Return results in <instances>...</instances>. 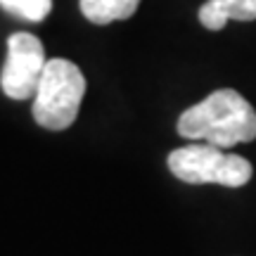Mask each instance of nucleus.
<instances>
[{
	"label": "nucleus",
	"mask_w": 256,
	"mask_h": 256,
	"mask_svg": "<svg viewBox=\"0 0 256 256\" xmlns=\"http://www.w3.org/2000/svg\"><path fill=\"white\" fill-rule=\"evenodd\" d=\"M86 95V76L69 60H48L34 95V119L48 130H64L78 116Z\"/></svg>",
	"instance_id": "obj_2"
},
{
	"label": "nucleus",
	"mask_w": 256,
	"mask_h": 256,
	"mask_svg": "<svg viewBox=\"0 0 256 256\" xmlns=\"http://www.w3.org/2000/svg\"><path fill=\"white\" fill-rule=\"evenodd\" d=\"M0 8L26 22H43L52 10V0H0Z\"/></svg>",
	"instance_id": "obj_7"
},
{
	"label": "nucleus",
	"mask_w": 256,
	"mask_h": 256,
	"mask_svg": "<svg viewBox=\"0 0 256 256\" xmlns=\"http://www.w3.org/2000/svg\"><path fill=\"white\" fill-rule=\"evenodd\" d=\"M48 64L43 43L34 34H12L8 38V57L0 74L2 92L12 100H28L36 95L38 81Z\"/></svg>",
	"instance_id": "obj_4"
},
{
	"label": "nucleus",
	"mask_w": 256,
	"mask_h": 256,
	"mask_svg": "<svg viewBox=\"0 0 256 256\" xmlns=\"http://www.w3.org/2000/svg\"><path fill=\"white\" fill-rule=\"evenodd\" d=\"M178 133L223 150L252 142L256 138V110L238 90L220 88L180 114Z\"/></svg>",
	"instance_id": "obj_1"
},
{
	"label": "nucleus",
	"mask_w": 256,
	"mask_h": 256,
	"mask_svg": "<svg viewBox=\"0 0 256 256\" xmlns=\"http://www.w3.org/2000/svg\"><path fill=\"white\" fill-rule=\"evenodd\" d=\"M168 171L190 185L216 183L223 188H242L252 180L254 168L244 156L228 154L223 147L209 142H194L178 147L168 154Z\"/></svg>",
	"instance_id": "obj_3"
},
{
	"label": "nucleus",
	"mask_w": 256,
	"mask_h": 256,
	"mask_svg": "<svg viewBox=\"0 0 256 256\" xmlns=\"http://www.w3.org/2000/svg\"><path fill=\"white\" fill-rule=\"evenodd\" d=\"M228 19L254 22L256 0H206L200 8V22L209 31H220Z\"/></svg>",
	"instance_id": "obj_5"
},
{
	"label": "nucleus",
	"mask_w": 256,
	"mask_h": 256,
	"mask_svg": "<svg viewBox=\"0 0 256 256\" xmlns=\"http://www.w3.org/2000/svg\"><path fill=\"white\" fill-rule=\"evenodd\" d=\"M140 0H81L83 17L92 24H110L136 14Z\"/></svg>",
	"instance_id": "obj_6"
}]
</instances>
